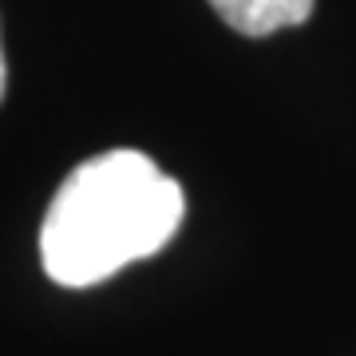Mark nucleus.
Instances as JSON below:
<instances>
[{"label": "nucleus", "instance_id": "f257e3e1", "mask_svg": "<svg viewBox=\"0 0 356 356\" xmlns=\"http://www.w3.org/2000/svg\"><path fill=\"white\" fill-rule=\"evenodd\" d=\"M186 218V194L143 151H107L60 182L40 226V261L56 285L88 289L159 254Z\"/></svg>", "mask_w": 356, "mask_h": 356}, {"label": "nucleus", "instance_id": "f03ea898", "mask_svg": "<svg viewBox=\"0 0 356 356\" xmlns=\"http://www.w3.org/2000/svg\"><path fill=\"white\" fill-rule=\"evenodd\" d=\"M218 20L234 28L238 36H273L281 28H297L313 16L317 0H206Z\"/></svg>", "mask_w": 356, "mask_h": 356}, {"label": "nucleus", "instance_id": "7ed1b4c3", "mask_svg": "<svg viewBox=\"0 0 356 356\" xmlns=\"http://www.w3.org/2000/svg\"><path fill=\"white\" fill-rule=\"evenodd\" d=\"M4 88H8V67H4V48H0V99H4Z\"/></svg>", "mask_w": 356, "mask_h": 356}]
</instances>
